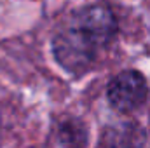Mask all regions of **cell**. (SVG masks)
<instances>
[{
  "label": "cell",
  "mask_w": 150,
  "mask_h": 148,
  "mask_svg": "<svg viewBox=\"0 0 150 148\" xmlns=\"http://www.w3.org/2000/svg\"><path fill=\"white\" fill-rule=\"evenodd\" d=\"M52 51L56 61L65 70L72 73H80L93 63L96 47L75 26H72L56 35L52 42Z\"/></svg>",
  "instance_id": "cell-1"
},
{
  "label": "cell",
  "mask_w": 150,
  "mask_h": 148,
  "mask_svg": "<svg viewBox=\"0 0 150 148\" xmlns=\"http://www.w3.org/2000/svg\"><path fill=\"white\" fill-rule=\"evenodd\" d=\"M107 96L115 110H136L147 98V82L143 75L136 70L120 72L110 80Z\"/></svg>",
  "instance_id": "cell-2"
},
{
  "label": "cell",
  "mask_w": 150,
  "mask_h": 148,
  "mask_svg": "<svg viewBox=\"0 0 150 148\" xmlns=\"http://www.w3.org/2000/svg\"><path fill=\"white\" fill-rule=\"evenodd\" d=\"M74 26L94 47H101L112 42L117 32L115 16L105 5H91L82 9L75 18Z\"/></svg>",
  "instance_id": "cell-3"
},
{
  "label": "cell",
  "mask_w": 150,
  "mask_h": 148,
  "mask_svg": "<svg viewBox=\"0 0 150 148\" xmlns=\"http://www.w3.org/2000/svg\"><path fill=\"white\" fill-rule=\"evenodd\" d=\"M145 132L136 124L117 125L108 136V148H142Z\"/></svg>",
  "instance_id": "cell-4"
},
{
  "label": "cell",
  "mask_w": 150,
  "mask_h": 148,
  "mask_svg": "<svg viewBox=\"0 0 150 148\" xmlns=\"http://www.w3.org/2000/svg\"><path fill=\"white\" fill-rule=\"evenodd\" d=\"M59 143L63 148H86L87 147V131L79 120H65L59 125Z\"/></svg>",
  "instance_id": "cell-5"
}]
</instances>
